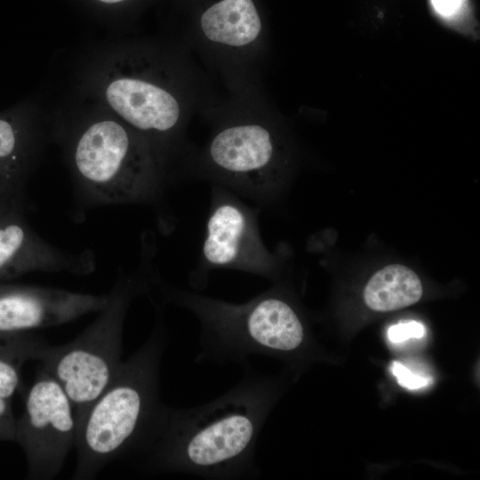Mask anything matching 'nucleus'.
<instances>
[{"label": "nucleus", "instance_id": "f3484780", "mask_svg": "<svg viewBox=\"0 0 480 480\" xmlns=\"http://www.w3.org/2000/svg\"><path fill=\"white\" fill-rule=\"evenodd\" d=\"M391 372L396 378L399 385L408 389H417L428 385L429 379L411 372L399 362H393Z\"/></svg>", "mask_w": 480, "mask_h": 480}, {"label": "nucleus", "instance_id": "f8f14e48", "mask_svg": "<svg viewBox=\"0 0 480 480\" xmlns=\"http://www.w3.org/2000/svg\"><path fill=\"white\" fill-rule=\"evenodd\" d=\"M200 26L209 41L230 47L252 44L261 31L252 0H219L203 12Z\"/></svg>", "mask_w": 480, "mask_h": 480}, {"label": "nucleus", "instance_id": "9d476101", "mask_svg": "<svg viewBox=\"0 0 480 480\" xmlns=\"http://www.w3.org/2000/svg\"><path fill=\"white\" fill-rule=\"evenodd\" d=\"M275 156L271 132L255 123L228 126L209 145L210 160L221 174L254 188H263L270 180Z\"/></svg>", "mask_w": 480, "mask_h": 480}, {"label": "nucleus", "instance_id": "f257e3e1", "mask_svg": "<svg viewBox=\"0 0 480 480\" xmlns=\"http://www.w3.org/2000/svg\"><path fill=\"white\" fill-rule=\"evenodd\" d=\"M276 395L272 379L247 369L236 385L212 401L185 409L169 406L142 456L144 468L210 479L258 476L257 440Z\"/></svg>", "mask_w": 480, "mask_h": 480}, {"label": "nucleus", "instance_id": "39448f33", "mask_svg": "<svg viewBox=\"0 0 480 480\" xmlns=\"http://www.w3.org/2000/svg\"><path fill=\"white\" fill-rule=\"evenodd\" d=\"M73 163L76 190L89 204L148 201L159 190L147 146L112 120L96 122L82 132L74 148Z\"/></svg>", "mask_w": 480, "mask_h": 480}, {"label": "nucleus", "instance_id": "7ed1b4c3", "mask_svg": "<svg viewBox=\"0 0 480 480\" xmlns=\"http://www.w3.org/2000/svg\"><path fill=\"white\" fill-rule=\"evenodd\" d=\"M168 299L193 311L200 322L197 362L237 363L247 366L252 355L288 356L306 342L299 315L281 297L261 294L244 304L166 288Z\"/></svg>", "mask_w": 480, "mask_h": 480}, {"label": "nucleus", "instance_id": "ddd939ff", "mask_svg": "<svg viewBox=\"0 0 480 480\" xmlns=\"http://www.w3.org/2000/svg\"><path fill=\"white\" fill-rule=\"evenodd\" d=\"M422 292L421 282L413 270L392 264L370 278L364 290V300L372 310L388 312L415 304Z\"/></svg>", "mask_w": 480, "mask_h": 480}, {"label": "nucleus", "instance_id": "aec40b11", "mask_svg": "<svg viewBox=\"0 0 480 480\" xmlns=\"http://www.w3.org/2000/svg\"><path fill=\"white\" fill-rule=\"evenodd\" d=\"M18 203H24V198H1L0 199V214L4 212L10 206Z\"/></svg>", "mask_w": 480, "mask_h": 480}, {"label": "nucleus", "instance_id": "423d86ee", "mask_svg": "<svg viewBox=\"0 0 480 480\" xmlns=\"http://www.w3.org/2000/svg\"><path fill=\"white\" fill-rule=\"evenodd\" d=\"M76 423L72 404L58 381L42 366L16 419L15 438L33 480L54 478L75 446Z\"/></svg>", "mask_w": 480, "mask_h": 480}, {"label": "nucleus", "instance_id": "2eb2a0df", "mask_svg": "<svg viewBox=\"0 0 480 480\" xmlns=\"http://www.w3.org/2000/svg\"><path fill=\"white\" fill-rule=\"evenodd\" d=\"M42 342L30 332L0 333V397L12 401L20 390L23 364L35 361Z\"/></svg>", "mask_w": 480, "mask_h": 480}, {"label": "nucleus", "instance_id": "9b49d317", "mask_svg": "<svg viewBox=\"0 0 480 480\" xmlns=\"http://www.w3.org/2000/svg\"><path fill=\"white\" fill-rule=\"evenodd\" d=\"M106 97L124 120L142 132H169L180 118L177 98L165 88L143 79H116L108 85Z\"/></svg>", "mask_w": 480, "mask_h": 480}, {"label": "nucleus", "instance_id": "412c9836", "mask_svg": "<svg viewBox=\"0 0 480 480\" xmlns=\"http://www.w3.org/2000/svg\"><path fill=\"white\" fill-rule=\"evenodd\" d=\"M100 1L104 2V3H108V4H113V3L121 2L123 0H100Z\"/></svg>", "mask_w": 480, "mask_h": 480}, {"label": "nucleus", "instance_id": "a211bd4d", "mask_svg": "<svg viewBox=\"0 0 480 480\" xmlns=\"http://www.w3.org/2000/svg\"><path fill=\"white\" fill-rule=\"evenodd\" d=\"M16 418L14 417L12 401L0 397V442L14 441Z\"/></svg>", "mask_w": 480, "mask_h": 480}, {"label": "nucleus", "instance_id": "0eeeda50", "mask_svg": "<svg viewBox=\"0 0 480 480\" xmlns=\"http://www.w3.org/2000/svg\"><path fill=\"white\" fill-rule=\"evenodd\" d=\"M108 294L0 283V333L28 332L54 327L98 313Z\"/></svg>", "mask_w": 480, "mask_h": 480}, {"label": "nucleus", "instance_id": "6ab92c4d", "mask_svg": "<svg viewBox=\"0 0 480 480\" xmlns=\"http://www.w3.org/2000/svg\"><path fill=\"white\" fill-rule=\"evenodd\" d=\"M435 12L444 18H452L462 9L465 0H430Z\"/></svg>", "mask_w": 480, "mask_h": 480}, {"label": "nucleus", "instance_id": "20e7f679", "mask_svg": "<svg viewBox=\"0 0 480 480\" xmlns=\"http://www.w3.org/2000/svg\"><path fill=\"white\" fill-rule=\"evenodd\" d=\"M144 288L140 280L120 276L107 293L104 308L77 337L59 346L43 341L36 352L35 361L58 381L69 398L76 424L123 364L125 316L132 300Z\"/></svg>", "mask_w": 480, "mask_h": 480}, {"label": "nucleus", "instance_id": "dca6fc26", "mask_svg": "<svg viewBox=\"0 0 480 480\" xmlns=\"http://www.w3.org/2000/svg\"><path fill=\"white\" fill-rule=\"evenodd\" d=\"M425 332L421 323L408 321L390 326L388 330V338L393 343H401L412 338H421Z\"/></svg>", "mask_w": 480, "mask_h": 480}, {"label": "nucleus", "instance_id": "f03ea898", "mask_svg": "<svg viewBox=\"0 0 480 480\" xmlns=\"http://www.w3.org/2000/svg\"><path fill=\"white\" fill-rule=\"evenodd\" d=\"M166 345V331L159 321L86 410L76 424L73 479H92L113 460L143 456L151 447L169 408L160 396Z\"/></svg>", "mask_w": 480, "mask_h": 480}, {"label": "nucleus", "instance_id": "6e6552de", "mask_svg": "<svg viewBox=\"0 0 480 480\" xmlns=\"http://www.w3.org/2000/svg\"><path fill=\"white\" fill-rule=\"evenodd\" d=\"M95 268L92 252L70 253L42 238L25 216V203L0 214V283L34 271L86 275Z\"/></svg>", "mask_w": 480, "mask_h": 480}, {"label": "nucleus", "instance_id": "4468645a", "mask_svg": "<svg viewBox=\"0 0 480 480\" xmlns=\"http://www.w3.org/2000/svg\"><path fill=\"white\" fill-rule=\"evenodd\" d=\"M27 135L12 116H0V199L24 198Z\"/></svg>", "mask_w": 480, "mask_h": 480}, {"label": "nucleus", "instance_id": "1a4fd4ad", "mask_svg": "<svg viewBox=\"0 0 480 480\" xmlns=\"http://www.w3.org/2000/svg\"><path fill=\"white\" fill-rule=\"evenodd\" d=\"M203 257L211 267L243 269L259 275L268 271V253L254 219L233 201L216 204L207 221Z\"/></svg>", "mask_w": 480, "mask_h": 480}]
</instances>
